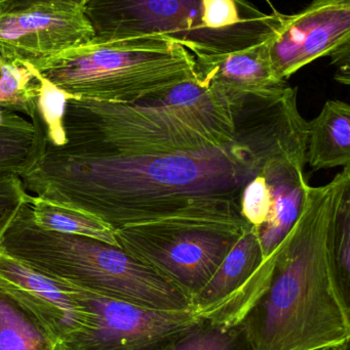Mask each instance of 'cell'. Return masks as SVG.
<instances>
[{
  "label": "cell",
  "instance_id": "obj_30",
  "mask_svg": "<svg viewBox=\"0 0 350 350\" xmlns=\"http://www.w3.org/2000/svg\"><path fill=\"white\" fill-rule=\"evenodd\" d=\"M332 349V347H331V349H318V350H331Z\"/></svg>",
  "mask_w": 350,
  "mask_h": 350
},
{
  "label": "cell",
  "instance_id": "obj_23",
  "mask_svg": "<svg viewBox=\"0 0 350 350\" xmlns=\"http://www.w3.org/2000/svg\"><path fill=\"white\" fill-rule=\"evenodd\" d=\"M39 77H40L42 88H41L37 106H38L41 120L45 125L47 143L55 147H62L65 145L62 117H63L66 102L69 98H72V96L53 86L51 82L47 81L40 75Z\"/></svg>",
  "mask_w": 350,
  "mask_h": 350
},
{
  "label": "cell",
  "instance_id": "obj_4",
  "mask_svg": "<svg viewBox=\"0 0 350 350\" xmlns=\"http://www.w3.org/2000/svg\"><path fill=\"white\" fill-rule=\"evenodd\" d=\"M84 12L95 40L162 36L195 59L221 57L269 40L284 14L249 0H90Z\"/></svg>",
  "mask_w": 350,
  "mask_h": 350
},
{
  "label": "cell",
  "instance_id": "obj_22",
  "mask_svg": "<svg viewBox=\"0 0 350 350\" xmlns=\"http://www.w3.org/2000/svg\"><path fill=\"white\" fill-rule=\"evenodd\" d=\"M331 259L343 304L350 310V181L339 195L330 234Z\"/></svg>",
  "mask_w": 350,
  "mask_h": 350
},
{
  "label": "cell",
  "instance_id": "obj_20",
  "mask_svg": "<svg viewBox=\"0 0 350 350\" xmlns=\"http://www.w3.org/2000/svg\"><path fill=\"white\" fill-rule=\"evenodd\" d=\"M41 88L40 77L32 66L5 61L0 74V108L24 113L32 119L38 114Z\"/></svg>",
  "mask_w": 350,
  "mask_h": 350
},
{
  "label": "cell",
  "instance_id": "obj_15",
  "mask_svg": "<svg viewBox=\"0 0 350 350\" xmlns=\"http://www.w3.org/2000/svg\"><path fill=\"white\" fill-rule=\"evenodd\" d=\"M139 104L181 111L216 133L236 137L234 110L229 98L213 86L197 81V78L177 84L158 96L139 102Z\"/></svg>",
  "mask_w": 350,
  "mask_h": 350
},
{
  "label": "cell",
  "instance_id": "obj_18",
  "mask_svg": "<svg viewBox=\"0 0 350 350\" xmlns=\"http://www.w3.org/2000/svg\"><path fill=\"white\" fill-rule=\"evenodd\" d=\"M60 345L30 306L0 286V350H60Z\"/></svg>",
  "mask_w": 350,
  "mask_h": 350
},
{
  "label": "cell",
  "instance_id": "obj_11",
  "mask_svg": "<svg viewBox=\"0 0 350 350\" xmlns=\"http://www.w3.org/2000/svg\"><path fill=\"white\" fill-rule=\"evenodd\" d=\"M94 38L84 8L39 4L0 12V55L5 61L31 64Z\"/></svg>",
  "mask_w": 350,
  "mask_h": 350
},
{
  "label": "cell",
  "instance_id": "obj_1",
  "mask_svg": "<svg viewBox=\"0 0 350 350\" xmlns=\"http://www.w3.org/2000/svg\"><path fill=\"white\" fill-rule=\"evenodd\" d=\"M263 164L238 137L183 153H78L47 143L36 167L21 178L38 197L116 230L176 214L242 216L240 193Z\"/></svg>",
  "mask_w": 350,
  "mask_h": 350
},
{
  "label": "cell",
  "instance_id": "obj_17",
  "mask_svg": "<svg viewBox=\"0 0 350 350\" xmlns=\"http://www.w3.org/2000/svg\"><path fill=\"white\" fill-rule=\"evenodd\" d=\"M40 115L31 121L0 108V174L22 177L36 167L47 150Z\"/></svg>",
  "mask_w": 350,
  "mask_h": 350
},
{
  "label": "cell",
  "instance_id": "obj_24",
  "mask_svg": "<svg viewBox=\"0 0 350 350\" xmlns=\"http://www.w3.org/2000/svg\"><path fill=\"white\" fill-rule=\"evenodd\" d=\"M271 204V187L264 175L259 172L247 183L240 193V215L253 228H260L268 218Z\"/></svg>",
  "mask_w": 350,
  "mask_h": 350
},
{
  "label": "cell",
  "instance_id": "obj_5",
  "mask_svg": "<svg viewBox=\"0 0 350 350\" xmlns=\"http://www.w3.org/2000/svg\"><path fill=\"white\" fill-rule=\"evenodd\" d=\"M29 65L72 98L119 104H136L195 79V57L162 36L94 39Z\"/></svg>",
  "mask_w": 350,
  "mask_h": 350
},
{
  "label": "cell",
  "instance_id": "obj_10",
  "mask_svg": "<svg viewBox=\"0 0 350 350\" xmlns=\"http://www.w3.org/2000/svg\"><path fill=\"white\" fill-rule=\"evenodd\" d=\"M349 46L350 0H312L301 12L284 14L267 53L275 75L287 81L308 64Z\"/></svg>",
  "mask_w": 350,
  "mask_h": 350
},
{
  "label": "cell",
  "instance_id": "obj_8",
  "mask_svg": "<svg viewBox=\"0 0 350 350\" xmlns=\"http://www.w3.org/2000/svg\"><path fill=\"white\" fill-rule=\"evenodd\" d=\"M88 323L60 350H164L199 320L191 310H151L78 288Z\"/></svg>",
  "mask_w": 350,
  "mask_h": 350
},
{
  "label": "cell",
  "instance_id": "obj_25",
  "mask_svg": "<svg viewBox=\"0 0 350 350\" xmlns=\"http://www.w3.org/2000/svg\"><path fill=\"white\" fill-rule=\"evenodd\" d=\"M28 197L20 176L0 174V239Z\"/></svg>",
  "mask_w": 350,
  "mask_h": 350
},
{
  "label": "cell",
  "instance_id": "obj_26",
  "mask_svg": "<svg viewBox=\"0 0 350 350\" xmlns=\"http://www.w3.org/2000/svg\"><path fill=\"white\" fill-rule=\"evenodd\" d=\"M90 0H0V12L22 10L39 4H64L84 8Z\"/></svg>",
  "mask_w": 350,
  "mask_h": 350
},
{
  "label": "cell",
  "instance_id": "obj_9",
  "mask_svg": "<svg viewBox=\"0 0 350 350\" xmlns=\"http://www.w3.org/2000/svg\"><path fill=\"white\" fill-rule=\"evenodd\" d=\"M279 249L281 244L264 260L256 230L248 224L209 283L191 299V312L220 324H240L268 287Z\"/></svg>",
  "mask_w": 350,
  "mask_h": 350
},
{
  "label": "cell",
  "instance_id": "obj_16",
  "mask_svg": "<svg viewBox=\"0 0 350 350\" xmlns=\"http://www.w3.org/2000/svg\"><path fill=\"white\" fill-rule=\"evenodd\" d=\"M306 162L314 170L350 165V107L328 100L308 122Z\"/></svg>",
  "mask_w": 350,
  "mask_h": 350
},
{
  "label": "cell",
  "instance_id": "obj_29",
  "mask_svg": "<svg viewBox=\"0 0 350 350\" xmlns=\"http://www.w3.org/2000/svg\"><path fill=\"white\" fill-rule=\"evenodd\" d=\"M267 2H268L269 4H271V8H273V10H275V8H273V4L271 3V1H269V0H266Z\"/></svg>",
  "mask_w": 350,
  "mask_h": 350
},
{
  "label": "cell",
  "instance_id": "obj_7",
  "mask_svg": "<svg viewBox=\"0 0 350 350\" xmlns=\"http://www.w3.org/2000/svg\"><path fill=\"white\" fill-rule=\"evenodd\" d=\"M248 226L242 216L176 214L115 230L118 246L190 300L209 283Z\"/></svg>",
  "mask_w": 350,
  "mask_h": 350
},
{
  "label": "cell",
  "instance_id": "obj_3",
  "mask_svg": "<svg viewBox=\"0 0 350 350\" xmlns=\"http://www.w3.org/2000/svg\"><path fill=\"white\" fill-rule=\"evenodd\" d=\"M0 250L90 293L151 310H191L186 294L121 247L38 228L28 202L21 206L2 234Z\"/></svg>",
  "mask_w": 350,
  "mask_h": 350
},
{
  "label": "cell",
  "instance_id": "obj_19",
  "mask_svg": "<svg viewBox=\"0 0 350 350\" xmlns=\"http://www.w3.org/2000/svg\"><path fill=\"white\" fill-rule=\"evenodd\" d=\"M28 203L33 221L42 230L88 237L119 247L115 230L92 214L38 196L29 195Z\"/></svg>",
  "mask_w": 350,
  "mask_h": 350
},
{
  "label": "cell",
  "instance_id": "obj_28",
  "mask_svg": "<svg viewBox=\"0 0 350 350\" xmlns=\"http://www.w3.org/2000/svg\"><path fill=\"white\" fill-rule=\"evenodd\" d=\"M4 62H5V59L2 57V55H0V74H1V67L2 65H3Z\"/></svg>",
  "mask_w": 350,
  "mask_h": 350
},
{
  "label": "cell",
  "instance_id": "obj_13",
  "mask_svg": "<svg viewBox=\"0 0 350 350\" xmlns=\"http://www.w3.org/2000/svg\"><path fill=\"white\" fill-rule=\"evenodd\" d=\"M267 41L221 57L195 59V78L226 96L264 94L286 85L273 73Z\"/></svg>",
  "mask_w": 350,
  "mask_h": 350
},
{
  "label": "cell",
  "instance_id": "obj_27",
  "mask_svg": "<svg viewBox=\"0 0 350 350\" xmlns=\"http://www.w3.org/2000/svg\"><path fill=\"white\" fill-rule=\"evenodd\" d=\"M350 340L345 341L342 345H337V347H332L331 350H350L349 349Z\"/></svg>",
  "mask_w": 350,
  "mask_h": 350
},
{
  "label": "cell",
  "instance_id": "obj_12",
  "mask_svg": "<svg viewBox=\"0 0 350 350\" xmlns=\"http://www.w3.org/2000/svg\"><path fill=\"white\" fill-rule=\"evenodd\" d=\"M0 286L30 306L60 341L88 324L78 288L49 277L0 250Z\"/></svg>",
  "mask_w": 350,
  "mask_h": 350
},
{
  "label": "cell",
  "instance_id": "obj_2",
  "mask_svg": "<svg viewBox=\"0 0 350 350\" xmlns=\"http://www.w3.org/2000/svg\"><path fill=\"white\" fill-rule=\"evenodd\" d=\"M350 165L304 185L301 213L282 241L268 287L240 324L255 350H318L350 340V310L332 269L331 226Z\"/></svg>",
  "mask_w": 350,
  "mask_h": 350
},
{
  "label": "cell",
  "instance_id": "obj_6",
  "mask_svg": "<svg viewBox=\"0 0 350 350\" xmlns=\"http://www.w3.org/2000/svg\"><path fill=\"white\" fill-rule=\"evenodd\" d=\"M65 145L78 153H183L228 145L236 137L212 131L178 110L72 98L62 117Z\"/></svg>",
  "mask_w": 350,
  "mask_h": 350
},
{
  "label": "cell",
  "instance_id": "obj_21",
  "mask_svg": "<svg viewBox=\"0 0 350 350\" xmlns=\"http://www.w3.org/2000/svg\"><path fill=\"white\" fill-rule=\"evenodd\" d=\"M164 350H255L242 324L199 319Z\"/></svg>",
  "mask_w": 350,
  "mask_h": 350
},
{
  "label": "cell",
  "instance_id": "obj_14",
  "mask_svg": "<svg viewBox=\"0 0 350 350\" xmlns=\"http://www.w3.org/2000/svg\"><path fill=\"white\" fill-rule=\"evenodd\" d=\"M305 162L290 157H275L263 164L260 172L271 187V213L266 222L255 228L263 259L267 258L297 221L304 202Z\"/></svg>",
  "mask_w": 350,
  "mask_h": 350
}]
</instances>
